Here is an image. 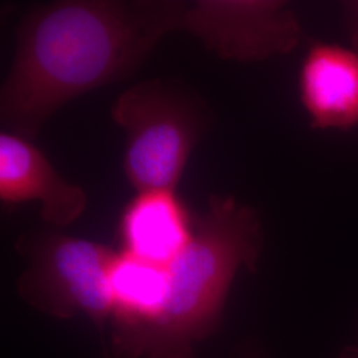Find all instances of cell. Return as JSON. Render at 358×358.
Masks as SVG:
<instances>
[{
	"instance_id": "5",
	"label": "cell",
	"mask_w": 358,
	"mask_h": 358,
	"mask_svg": "<svg viewBox=\"0 0 358 358\" xmlns=\"http://www.w3.org/2000/svg\"><path fill=\"white\" fill-rule=\"evenodd\" d=\"M223 60L254 63L288 55L303 38L300 20L282 0L187 1L180 29Z\"/></svg>"
},
{
	"instance_id": "8",
	"label": "cell",
	"mask_w": 358,
	"mask_h": 358,
	"mask_svg": "<svg viewBox=\"0 0 358 358\" xmlns=\"http://www.w3.org/2000/svg\"><path fill=\"white\" fill-rule=\"evenodd\" d=\"M120 235L124 252L169 267L192 242L194 230L174 190H148L125 207Z\"/></svg>"
},
{
	"instance_id": "3",
	"label": "cell",
	"mask_w": 358,
	"mask_h": 358,
	"mask_svg": "<svg viewBox=\"0 0 358 358\" xmlns=\"http://www.w3.org/2000/svg\"><path fill=\"white\" fill-rule=\"evenodd\" d=\"M110 115L127 131L124 171L130 185L138 192L176 190L208 124L203 100L176 84L149 80L121 93Z\"/></svg>"
},
{
	"instance_id": "10",
	"label": "cell",
	"mask_w": 358,
	"mask_h": 358,
	"mask_svg": "<svg viewBox=\"0 0 358 358\" xmlns=\"http://www.w3.org/2000/svg\"><path fill=\"white\" fill-rule=\"evenodd\" d=\"M341 19L350 47L358 50V0L343 3Z\"/></svg>"
},
{
	"instance_id": "9",
	"label": "cell",
	"mask_w": 358,
	"mask_h": 358,
	"mask_svg": "<svg viewBox=\"0 0 358 358\" xmlns=\"http://www.w3.org/2000/svg\"><path fill=\"white\" fill-rule=\"evenodd\" d=\"M169 284V267L145 262L124 251L117 252L109 273L113 332L153 320L166 301Z\"/></svg>"
},
{
	"instance_id": "6",
	"label": "cell",
	"mask_w": 358,
	"mask_h": 358,
	"mask_svg": "<svg viewBox=\"0 0 358 358\" xmlns=\"http://www.w3.org/2000/svg\"><path fill=\"white\" fill-rule=\"evenodd\" d=\"M0 201L19 205L38 201L41 219L64 227L83 215L85 192L65 180L32 142L8 131L0 134Z\"/></svg>"
},
{
	"instance_id": "7",
	"label": "cell",
	"mask_w": 358,
	"mask_h": 358,
	"mask_svg": "<svg viewBox=\"0 0 358 358\" xmlns=\"http://www.w3.org/2000/svg\"><path fill=\"white\" fill-rule=\"evenodd\" d=\"M299 94L310 128H357L358 50L313 43L300 66Z\"/></svg>"
},
{
	"instance_id": "4",
	"label": "cell",
	"mask_w": 358,
	"mask_h": 358,
	"mask_svg": "<svg viewBox=\"0 0 358 358\" xmlns=\"http://www.w3.org/2000/svg\"><path fill=\"white\" fill-rule=\"evenodd\" d=\"M16 248L27 260L16 288L28 306L56 319L83 313L103 332L113 316L109 273L115 251L57 232L26 234Z\"/></svg>"
},
{
	"instance_id": "1",
	"label": "cell",
	"mask_w": 358,
	"mask_h": 358,
	"mask_svg": "<svg viewBox=\"0 0 358 358\" xmlns=\"http://www.w3.org/2000/svg\"><path fill=\"white\" fill-rule=\"evenodd\" d=\"M187 1L59 0L27 13L0 90L6 131L32 141L64 103L133 75Z\"/></svg>"
},
{
	"instance_id": "2",
	"label": "cell",
	"mask_w": 358,
	"mask_h": 358,
	"mask_svg": "<svg viewBox=\"0 0 358 358\" xmlns=\"http://www.w3.org/2000/svg\"><path fill=\"white\" fill-rule=\"evenodd\" d=\"M263 226L255 208L211 195L192 242L169 266L166 301L153 320L113 332L115 353L130 358H194V346L217 331L241 268L255 272Z\"/></svg>"
},
{
	"instance_id": "11",
	"label": "cell",
	"mask_w": 358,
	"mask_h": 358,
	"mask_svg": "<svg viewBox=\"0 0 358 358\" xmlns=\"http://www.w3.org/2000/svg\"><path fill=\"white\" fill-rule=\"evenodd\" d=\"M103 357L109 358V355H108V352H106V349H105V350H103Z\"/></svg>"
}]
</instances>
